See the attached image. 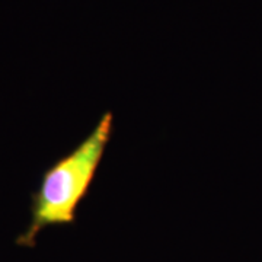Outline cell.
Listing matches in <instances>:
<instances>
[{"label":"cell","mask_w":262,"mask_h":262,"mask_svg":"<svg viewBox=\"0 0 262 262\" xmlns=\"http://www.w3.org/2000/svg\"><path fill=\"white\" fill-rule=\"evenodd\" d=\"M113 118V113L106 111L79 146L42 173L39 188L32 194L31 222L16 245L32 248L38 233L48 226L75 225L76 210L92 187L111 139Z\"/></svg>","instance_id":"obj_1"}]
</instances>
